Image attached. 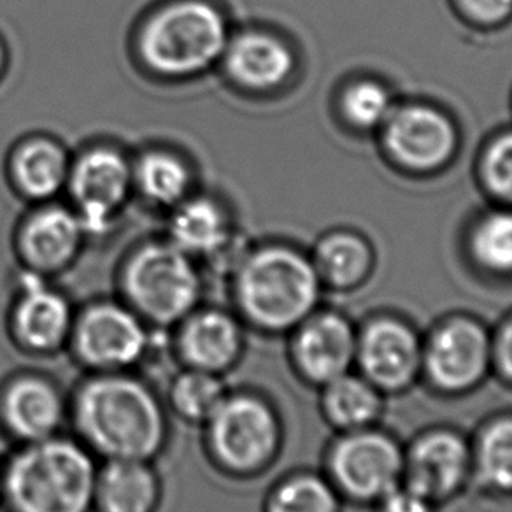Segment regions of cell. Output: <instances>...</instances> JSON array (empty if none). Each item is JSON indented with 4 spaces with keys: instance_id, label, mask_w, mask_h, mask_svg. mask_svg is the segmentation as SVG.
I'll return each instance as SVG.
<instances>
[{
    "instance_id": "1",
    "label": "cell",
    "mask_w": 512,
    "mask_h": 512,
    "mask_svg": "<svg viewBox=\"0 0 512 512\" xmlns=\"http://www.w3.org/2000/svg\"><path fill=\"white\" fill-rule=\"evenodd\" d=\"M69 432L99 462H158L169 449L172 418L143 374H85L69 392Z\"/></svg>"
},
{
    "instance_id": "20",
    "label": "cell",
    "mask_w": 512,
    "mask_h": 512,
    "mask_svg": "<svg viewBox=\"0 0 512 512\" xmlns=\"http://www.w3.org/2000/svg\"><path fill=\"white\" fill-rule=\"evenodd\" d=\"M164 477L157 462L107 460L99 463L93 512H160Z\"/></svg>"
},
{
    "instance_id": "11",
    "label": "cell",
    "mask_w": 512,
    "mask_h": 512,
    "mask_svg": "<svg viewBox=\"0 0 512 512\" xmlns=\"http://www.w3.org/2000/svg\"><path fill=\"white\" fill-rule=\"evenodd\" d=\"M248 328L230 307L200 304L169 332L176 367L206 370L228 377L248 346Z\"/></svg>"
},
{
    "instance_id": "18",
    "label": "cell",
    "mask_w": 512,
    "mask_h": 512,
    "mask_svg": "<svg viewBox=\"0 0 512 512\" xmlns=\"http://www.w3.org/2000/svg\"><path fill=\"white\" fill-rule=\"evenodd\" d=\"M490 360V342L481 325L453 320L428 342L425 362L434 383L449 392L465 390L483 377Z\"/></svg>"
},
{
    "instance_id": "14",
    "label": "cell",
    "mask_w": 512,
    "mask_h": 512,
    "mask_svg": "<svg viewBox=\"0 0 512 512\" xmlns=\"http://www.w3.org/2000/svg\"><path fill=\"white\" fill-rule=\"evenodd\" d=\"M223 76L239 92L265 95L279 90L295 71V53L283 37L264 27L232 30L221 57Z\"/></svg>"
},
{
    "instance_id": "2",
    "label": "cell",
    "mask_w": 512,
    "mask_h": 512,
    "mask_svg": "<svg viewBox=\"0 0 512 512\" xmlns=\"http://www.w3.org/2000/svg\"><path fill=\"white\" fill-rule=\"evenodd\" d=\"M320 290L313 260L286 244L241 249L228 267L230 309L260 334L292 332L313 314Z\"/></svg>"
},
{
    "instance_id": "22",
    "label": "cell",
    "mask_w": 512,
    "mask_h": 512,
    "mask_svg": "<svg viewBox=\"0 0 512 512\" xmlns=\"http://www.w3.org/2000/svg\"><path fill=\"white\" fill-rule=\"evenodd\" d=\"M134 195L169 213L197 192L192 160L167 144H150L132 157Z\"/></svg>"
},
{
    "instance_id": "28",
    "label": "cell",
    "mask_w": 512,
    "mask_h": 512,
    "mask_svg": "<svg viewBox=\"0 0 512 512\" xmlns=\"http://www.w3.org/2000/svg\"><path fill=\"white\" fill-rule=\"evenodd\" d=\"M332 488L313 474H293L274 484L264 500V512H335Z\"/></svg>"
},
{
    "instance_id": "26",
    "label": "cell",
    "mask_w": 512,
    "mask_h": 512,
    "mask_svg": "<svg viewBox=\"0 0 512 512\" xmlns=\"http://www.w3.org/2000/svg\"><path fill=\"white\" fill-rule=\"evenodd\" d=\"M477 264L495 274H512V209L484 214L469 237Z\"/></svg>"
},
{
    "instance_id": "13",
    "label": "cell",
    "mask_w": 512,
    "mask_h": 512,
    "mask_svg": "<svg viewBox=\"0 0 512 512\" xmlns=\"http://www.w3.org/2000/svg\"><path fill=\"white\" fill-rule=\"evenodd\" d=\"M381 130L384 150L407 171H435L448 164L455 153V125L441 109L432 106L393 107Z\"/></svg>"
},
{
    "instance_id": "17",
    "label": "cell",
    "mask_w": 512,
    "mask_h": 512,
    "mask_svg": "<svg viewBox=\"0 0 512 512\" xmlns=\"http://www.w3.org/2000/svg\"><path fill=\"white\" fill-rule=\"evenodd\" d=\"M290 355L300 376L328 384L348 372L356 341L348 321L337 314H311L293 328Z\"/></svg>"
},
{
    "instance_id": "31",
    "label": "cell",
    "mask_w": 512,
    "mask_h": 512,
    "mask_svg": "<svg viewBox=\"0 0 512 512\" xmlns=\"http://www.w3.org/2000/svg\"><path fill=\"white\" fill-rule=\"evenodd\" d=\"M481 176L491 195L512 204V130L495 137L486 148Z\"/></svg>"
},
{
    "instance_id": "24",
    "label": "cell",
    "mask_w": 512,
    "mask_h": 512,
    "mask_svg": "<svg viewBox=\"0 0 512 512\" xmlns=\"http://www.w3.org/2000/svg\"><path fill=\"white\" fill-rule=\"evenodd\" d=\"M227 377L206 370L176 367L162 392L165 407L172 421L186 427L200 428L227 397Z\"/></svg>"
},
{
    "instance_id": "30",
    "label": "cell",
    "mask_w": 512,
    "mask_h": 512,
    "mask_svg": "<svg viewBox=\"0 0 512 512\" xmlns=\"http://www.w3.org/2000/svg\"><path fill=\"white\" fill-rule=\"evenodd\" d=\"M479 469L484 479L500 490H512V418L491 423L479 449Z\"/></svg>"
},
{
    "instance_id": "9",
    "label": "cell",
    "mask_w": 512,
    "mask_h": 512,
    "mask_svg": "<svg viewBox=\"0 0 512 512\" xmlns=\"http://www.w3.org/2000/svg\"><path fill=\"white\" fill-rule=\"evenodd\" d=\"M76 306L51 279L18 267L4 318L11 346L32 360L65 353Z\"/></svg>"
},
{
    "instance_id": "21",
    "label": "cell",
    "mask_w": 512,
    "mask_h": 512,
    "mask_svg": "<svg viewBox=\"0 0 512 512\" xmlns=\"http://www.w3.org/2000/svg\"><path fill=\"white\" fill-rule=\"evenodd\" d=\"M356 355L370 383L400 388L413 379L420 365L416 335L395 320L374 321L356 342Z\"/></svg>"
},
{
    "instance_id": "27",
    "label": "cell",
    "mask_w": 512,
    "mask_h": 512,
    "mask_svg": "<svg viewBox=\"0 0 512 512\" xmlns=\"http://www.w3.org/2000/svg\"><path fill=\"white\" fill-rule=\"evenodd\" d=\"M327 386L325 407L337 425L360 428L379 413V397L369 381L344 374Z\"/></svg>"
},
{
    "instance_id": "36",
    "label": "cell",
    "mask_w": 512,
    "mask_h": 512,
    "mask_svg": "<svg viewBox=\"0 0 512 512\" xmlns=\"http://www.w3.org/2000/svg\"><path fill=\"white\" fill-rule=\"evenodd\" d=\"M8 62V48H6V44H4V41L0 39V78L4 76V72H6V69H8Z\"/></svg>"
},
{
    "instance_id": "25",
    "label": "cell",
    "mask_w": 512,
    "mask_h": 512,
    "mask_svg": "<svg viewBox=\"0 0 512 512\" xmlns=\"http://www.w3.org/2000/svg\"><path fill=\"white\" fill-rule=\"evenodd\" d=\"M311 260L321 283L348 288L367 276L372 253L360 235L334 232L318 242Z\"/></svg>"
},
{
    "instance_id": "5",
    "label": "cell",
    "mask_w": 512,
    "mask_h": 512,
    "mask_svg": "<svg viewBox=\"0 0 512 512\" xmlns=\"http://www.w3.org/2000/svg\"><path fill=\"white\" fill-rule=\"evenodd\" d=\"M118 299L158 332H171L204 302L202 265L169 239L137 242L116 276Z\"/></svg>"
},
{
    "instance_id": "8",
    "label": "cell",
    "mask_w": 512,
    "mask_h": 512,
    "mask_svg": "<svg viewBox=\"0 0 512 512\" xmlns=\"http://www.w3.org/2000/svg\"><path fill=\"white\" fill-rule=\"evenodd\" d=\"M65 193L88 239L111 234L134 197L132 157L116 144H88L72 155Z\"/></svg>"
},
{
    "instance_id": "7",
    "label": "cell",
    "mask_w": 512,
    "mask_h": 512,
    "mask_svg": "<svg viewBox=\"0 0 512 512\" xmlns=\"http://www.w3.org/2000/svg\"><path fill=\"white\" fill-rule=\"evenodd\" d=\"M169 346V332L148 327L118 297H99L76 307L65 353L85 374L139 372Z\"/></svg>"
},
{
    "instance_id": "12",
    "label": "cell",
    "mask_w": 512,
    "mask_h": 512,
    "mask_svg": "<svg viewBox=\"0 0 512 512\" xmlns=\"http://www.w3.org/2000/svg\"><path fill=\"white\" fill-rule=\"evenodd\" d=\"M86 241L85 228L69 204H34L16 227L18 267L53 279L76 264Z\"/></svg>"
},
{
    "instance_id": "19",
    "label": "cell",
    "mask_w": 512,
    "mask_h": 512,
    "mask_svg": "<svg viewBox=\"0 0 512 512\" xmlns=\"http://www.w3.org/2000/svg\"><path fill=\"white\" fill-rule=\"evenodd\" d=\"M72 153L50 134H30L16 141L6 160V174L16 195L41 204L65 192Z\"/></svg>"
},
{
    "instance_id": "4",
    "label": "cell",
    "mask_w": 512,
    "mask_h": 512,
    "mask_svg": "<svg viewBox=\"0 0 512 512\" xmlns=\"http://www.w3.org/2000/svg\"><path fill=\"white\" fill-rule=\"evenodd\" d=\"M99 463L71 432L15 446L2 472V511L93 512Z\"/></svg>"
},
{
    "instance_id": "16",
    "label": "cell",
    "mask_w": 512,
    "mask_h": 512,
    "mask_svg": "<svg viewBox=\"0 0 512 512\" xmlns=\"http://www.w3.org/2000/svg\"><path fill=\"white\" fill-rule=\"evenodd\" d=\"M330 469L342 490L351 495L384 497L397 486L402 456L392 439L376 432H358L335 446Z\"/></svg>"
},
{
    "instance_id": "15",
    "label": "cell",
    "mask_w": 512,
    "mask_h": 512,
    "mask_svg": "<svg viewBox=\"0 0 512 512\" xmlns=\"http://www.w3.org/2000/svg\"><path fill=\"white\" fill-rule=\"evenodd\" d=\"M164 237L200 265L225 262L230 267L237 256L234 213L209 193H192L171 209Z\"/></svg>"
},
{
    "instance_id": "3",
    "label": "cell",
    "mask_w": 512,
    "mask_h": 512,
    "mask_svg": "<svg viewBox=\"0 0 512 512\" xmlns=\"http://www.w3.org/2000/svg\"><path fill=\"white\" fill-rule=\"evenodd\" d=\"M232 30L216 0H164L139 23L134 51L153 78L188 81L220 65Z\"/></svg>"
},
{
    "instance_id": "34",
    "label": "cell",
    "mask_w": 512,
    "mask_h": 512,
    "mask_svg": "<svg viewBox=\"0 0 512 512\" xmlns=\"http://www.w3.org/2000/svg\"><path fill=\"white\" fill-rule=\"evenodd\" d=\"M497 362L504 376L512 381V320L502 328L497 341Z\"/></svg>"
},
{
    "instance_id": "32",
    "label": "cell",
    "mask_w": 512,
    "mask_h": 512,
    "mask_svg": "<svg viewBox=\"0 0 512 512\" xmlns=\"http://www.w3.org/2000/svg\"><path fill=\"white\" fill-rule=\"evenodd\" d=\"M463 13L481 25L504 22L512 13V0H458Z\"/></svg>"
},
{
    "instance_id": "6",
    "label": "cell",
    "mask_w": 512,
    "mask_h": 512,
    "mask_svg": "<svg viewBox=\"0 0 512 512\" xmlns=\"http://www.w3.org/2000/svg\"><path fill=\"white\" fill-rule=\"evenodd\" d=\"M207 465L228 481H249L271 467L281 448L278 411L264 393L232 388L199 428Z\"/></svg>"
},
{
    "instance_id": "33",
    "label": "cell",
    "mask_w": 512,
    "mask_h": 512,
    "mask_svg": "<svg viewBox=\"0 0 512 512\" xmlns=\"http://www.w3.org/2000/svg\"><path fill=\"white\" fill-rule=\"evenodd\" d=\"M383 512H430V498L411 488L399 484L384 495Z\"/></svg>"
},
{
    "instance_id": "23",
    "label": "cell",
    "mask_w": 512,
    "mask_h": 512,
    "mask_svg": "<svg viewBox=\"0 0 512 512\" xmlns=\"http://www.w3.org/2000/svg\"><path fill=\"white\" fill-rule=\"evenodd\" d=\"M469 467L465 442L451 432H434L414 444L407 460V484L425 497H446L462 484Z\"/></svg>"
},
{
    "instance_id": "35",
    "label": "cell",
    "mask_w": 512,
    "mask_h": 512,
    "mask_svg": "<svg viewBox=\"0 0 512 512\" xmlns=\"http://www.w3.org/2000/svg\"><path fill=\"white\" fill-rule=\"evenodd\" d=\"M13 448H15L13 442L9 441L8 437L0 432V511H2V472H4V467H6V462H8Z\"/></svg>"
},
{
    "instance_id": "29",
    "label": "cell",
    "mask_w": 512,
    "mask_h": 512,
    "mask_svg": "<svg viewBox=\"0 0 512 512\" xmlns=\"http://www.w3.org/2000/svg\"><path fill=\"white\" fill-rule=\"evenodd\" d=\"M392 95L374 79H360L344 90L341 109L344 118L356 128H381L393 111Z\"/></svg>"
},
{
    "instance_id": "10",
    "label": "cell",
    "mask_w": 512,
    "mask_h": 512,
    "mask_svg": "<svg viewBox=\"0 0 512 512\" xmlns=\"http://www.w3.org/2000/svg\"><path fill=\"white\" fill-rule=\"evenodd\" d=\"M69 430V392L43 370H16L0 383V432L13 446Z\"/></svg>"
}]
</instances>
